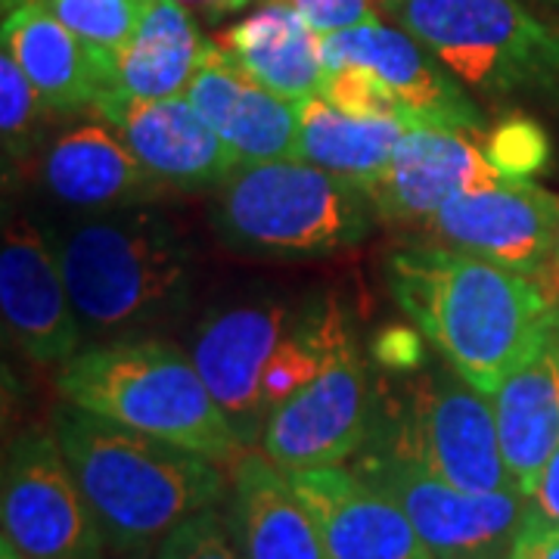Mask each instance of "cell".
I'll use <instances>...</instances> for the list:
<instances>
[{
    "label": "cell",
    "instance_id": "cell-7",
    "mask_svg": "<svg viewBox=\"0 0 559 559\" xmlns=\"http://www.w3.org/2000/svg\"><path fill=\"white\" fill-rule=\"evenodd\" d=\"M370 439L417 460L460 491L498 495L516 488L500 451L495 404L454 370L417 382L407 411L389 426L377 419Z\"/></svg>",
    "mask_w": 559,
    "mask_h": 559
},
{
    "label": "cell",
    "instance_id": "cell-34",
    "mask_svg": "<svg viewBox=\"0 0 559 559\" xmlns=\"http://www.w3.org/2000/svg\"><path fill=\"white\" fill-rule=\"evenodd\" d=\"M190 13H200V16H209V20H221L227 13H237V10H246L249 3L255 0H180Z\"/></svg>",
    "mask_w": 559,
    "mask_h": 559
},
{
    "label": "cell",
    "instance_id": "cell-6",
    "mask_svg": "<svg viewBox=\"0 0 559 559\" xmlns=\"http://www.w3.org/2000/svg\"><path fill=\"white\" fill-rule=\"evenodd\" d=\"M382 13L485 97L559 94V32L522 0H389Z\"/></svg>",
    "mask_w": 559,
    "mask_h": 559
},
{
    "label": "cell",
    "instance_id": "cell-30",
    "mask_svg": "<svg viewBox=\"0 0 559 559\" xmlns=\"http://www.w3.org/2000/svg\"><path fill=\"white\" fill-rule=\"evenodd\" d=\"M485 153L503 178L532 180L547 162V138L535 121L507 119L485 138Z\"/></svg>",
    "mask_w": 559,
    "mask_h": 559
},
{
    "label": "cell",
    "instance_id": "cell-29",
    "mask_svg": "<svg viewBox=\"0 0 559 559\" xmlns=\"http://www.w3.org/2000/svg\"><path fill=\"white\" fill-rule=\"evenodd\" d=\"M156 559H246L237 540L230 535V525L218 510H202L197 516L183 520L171 528L159 544Z\"/></svg>",
    "mask_w": 559,
    "mask_h": 559
},
{
    "label": "cell",
    "instance_id": "cell-22",
    "mask_svg": "<svg viewBox=\"0 0 559 559\" xmlns=\"http://www.w3.org/2000/svg\"><path fill=\"white\" fill-rule=\"evenodd\" d=\"M227 525L246 559H326L318 522L267 454L234 463Z\"/></svg>",
    "mask_w": 559,
    "mask_h": 559
},
{
    "label": "cell",
    "instance_id": "cell-38",
    "mask_svg": "<svg viewBox=\"0 0 559 559\" xmlns=\"http://www.w3.org/2000/svg\"><path fill=\"white\" fill-rule=\"evenodd\" d=\"M557 267H559V246H557Z\"/></svg>",
    "mask_w": 559,
    "mask_h": 559
},
{
    "label": "cell",
    "instance_id": "cell-13",
    "mask_svg": "<svg viewBox=\"0 0 559 559\" xmlns=\"http://www.w3.org/2000/svg\"><path fill=\"white\" fill-rule=\"evenodd\" d=\"M0 308L7 336L32 360L66 364L79 352L84 330L69 299L60 255L25 218H13L3 230Z\"/></svg>",
    "mask_w": 559,
    "mask_h": 559
},
{
    "label": "cell",
    "instance_id": "cell-17",
    "mask_svg": "<svg viewBox=\"0 0 559 559\" xmlns=\"http://www.w3.org/2000/svg\"><path fill=\"white\" fill-rule=\"evenodd\" d=\"M320 528L326 559H436L395 500L355 469L286 473Z\"/></svg>",
    "mask_w": 559,
    "mask_h": 559
},
{
    "label": "cell",
    "instance_id": "cell-36",
    "mask_svg": "<svg viewBox=\"0 0 559 559\" xmlns=\"http://www.w3.org/2000/svg\"><path fill=\"white\" fill-rule=\"evenodd\" d=\"M22 3H28V0H3V10L10 13V10H16V7H22Z\"/></svg>",
    "mask_w": 559,
    "mask_h": 559
},
{
    "label": "cell",
    "instance_id": "cell-15",
    "mask_svg": "<svg viewBox=\"0 0 559 559\" xmlns=\"http://www.w3.org/2000/svg\"><path fill=\"white\" fill-rule=\"evenodd\" d=\"M503 178L476 134L414 124L404 131L392 162L364 187L377 215L385 221H426L463 193L491 187Z\"/></svg>",
    "mask_w": 559,
    "mask_h": 559
},
{
    "label": "cell",
    "instance_id": "cell-18",
    "mask_svg": "<svg viewBox=\"0 0 559 559\" xmlns=\"http://www.w3.org/2000/svg\"><path fill=\"white\" fill-rule=\"evenodd\" d=\"M183 97L215 128L237 168L299 156V103L264 91L215 44L205 47Z\"/></svg>",
    "mask_w": 559,
    "mask_h": 559
},
{
    "label": "cell",
    "instance_id": "cell-16",
    "mask_svg": "<svg viewBox=\"0 0 559 559\" xmlns=\"http://www.w3.org/2000/svg\"><path fill=\"white\" fill-rule=\"evenodd\" d=\"M94 112L116 128L121 143L162 187L197 190L224 183L237 171L224 140L187 97L134 100L124 94H103Z\"/></svg>",
    "mask_w": 559,
    "mask_h": 559
},
{
    "label": "cell",
    "instance_id": "cell-37",
    "mask_svg": "<svg viewBox=\"0 0 559 559\" xmlns=\"http://www.w3.org/2000/svg\"><path fill=\"white\" fill-rule=\"evenodd\" d=\"M373 3H377V10H382V7H385L389 0H373Z\"/></svg>",
    "mask_w": 559,
    "mask_h": 559
},
{
    "label": "cell",
    "instance_id": "cell-11",
    "mask_svg": "<svg viewBox=\"0 0 559 559\" xmlns=\"http://www.w3.org/2000/svg\"><path fill=\"white\" fill-rule=\"evenodd\" d=\"M432 242L498 261L528 277H544L557 264L559 197L535 180L500 178L463 193L423 221Z\"/></svg>",
    "mask_w": 559,
    "mask_h": 559
},
{
    "label": "cell",
    "instance_id": "cell-3",
    "mask_svg": "<svg viewBox=\"0 0 559 559\" xmlns=\"http://www.w3.org/2000/svg\"><path fill=\"white\" fill-rule=\"evenodd\" d=\"M84 333L128 340L187 305L193 252L171 221L143 209H112L72 221L53 242Z\"/></svg>",
    "mask_w": 559,
    "mask_h": 559
},
{
    "label": "cell",
    "instance_id": "cell-25",
    "mask_svg": "<svg viewBox=\"0 0 559 559\" xmlns=\"http://www.w3.org/2000/svg\"><path fill=\"white\" fill-rule=\"evenodd\" d=\"M407 128L414 124L348 116L314 94L299 103V156L296 159L318 165L330 175H340L364 190L385 171Z\"/></svg>",
    "mask_w": 559,
    "mask_h": 559
},
{
    "label": "cell",
    "instance_id": "cell-20",
    "mask_svg": "<svg viewBox=\"0 0 559 559\" xmlns=\"http://www.w3.org/2000/svg\"><path fill=\"white\" fill-rule=\"evenodd\" d=\"M40 180L50 197L72 209L112 212L159 197L153 178L112 128L81 124L50 143L40 159Z\"/></svg>",
    "mask_w": 559,
    "mask_h": 559
},
{
    "label": "cell",
    "instance_id": "cell-26",
    "mask_svg": "<svg viewBox=\"0 0 559 559\" xmlns=\"http://www.w3.org/2000/svg\"><path fill=\"white\" fill-rule=\"evenodd\" d=\"M57 20L84 40L100 60L119 53L134 38L150 0H38Z\"/></svg>",
    "mask_w": 559,
    "mask_h": 559
},
{
    "label": "cell",
    "instance_id": "cell-12",
    "mask_svg": "<svg viewBox=\"0 0 559 559\" xmlns=\"http://www.w3.org/2000/svg\"><path fill=\"white\" fill-rule=\"evenodd\" d=\"M377 426V404L355 345L318 380L280 404L261 448L283 473L330 469L360 454Z\"/></svg>",
    "mask_w": 559,
    "mask_h": 559
},
{
    "label": "cell",
    "instance_id": "cell-4",
    "mask_svg": "<svg viewBox=\"0 0 559 559\" xmlns=\"http://www.w3.org/2000/svg\"><path fill=\"white\" fill-rule=\"evenodd\" d=\"M75 407L224 463L242 444L190 355L165 340H106L79 348L57 373Z\"/></svg>",
    "mask_w": 559,
    "mask_h": 559
},
{
    "label": "cell",
    "instance_id": "cell-24",
    "mask_svg": "<svg viewBox=\"0 0 559 559\" xmlns=\"http://www.w3.org/2000/svg\"><path fill=\"white\" fill-rule=\"evenodd\" d=\"M205 40L180 0H150L134 38L112 57V87L134 100L183 97L200 69Z\"/></svg>",
    "mask_w": 559,
    "mask_h": 559
},
{
    "label": "cell",
    "instance_id": "cell-10",
    "mask_svg": "<svg viewBox=\"0 0 559 559\" xmlns=\"http://www.w3.org/2000/svg\"><path fill=\"white\" fill-rule=\"evenodd\" d=\"M301 305L277 299L240 301L209 314L193 333L190 358L242 448L264 439L271 419L264 404V377L280 342L299 320Z\"/></svg>",
    "mask_w": 559,
    "mask_h": 559
},
{
    "label": "cell",
    "instance_id": "cell-27",
    "mask_svg": "<svg viewBox=\"0 0 559 559\" xmlns=\"http://www.w3.org/2000/svg\"><path fill=\"white\" fill-rule=\"evenodd\" d=\"M320 97L333 103L342 112H348V116L417 124L411 109L399 100V94L373 69H364V66L326 69L323 84H320Z\"/></svg>",
    "mask_w": 559,
    "mask_h": 559
},
{
    "label": "cell",
    "instance_id": "cell-32",
    "mask_svg": "<svg viewBox=\"0 0 559 559\" xmlns=\"http://www.w3.org/2000/svg\"><path fill=\"white\" fill-rule=\"evenodd\" d=\"M522 528H559V448L547 460L535 491L525 500Z\"/></svg>",
    "mask_w": 559,
    "mask_h": 559
},
{
    "label": "cell",
    "instance_id": "cell-5",
    "mask_svg": "<svg viewBox=\"0 0 559 559\" xmlns=\"http://www.w3.org/2000/svg\"><path fill=\"white\" fill-rule=\"evenodd\" d=\"M358 183L301 159L240 165L221 183L215 227L237 249L323 255L358 246L373 227Z\"/></svg>",
    "mask_w": 559,
    "mask_h": 559
},
{
    "label": "cell",
    "instance_id": "cell-23",
    "mask_svg": "<svg viewBox=\"0 0 559 559\" xmlns=\"http://www.w3.org/2000/svg\"><path fill=\"white\" fill-rule=\"evenodd\" d=\"M500 451L522 498L535 491L547 460L559 448V340L557 333L535 358L491 395Z\"/></svg>",
    "mask_w": 559,
    "mask_h": 559
},
{
    "label": "cell",
    "instance_id": "cell-1",
    "mask_svg": "<svg viewBox=\"0 0 559 559\" xmlns=\"http://www.w3.org/2000/svg\"><path fill=\"white\" fill-rule=\"evenodd\" d=\"M385 280L395 305L448 367L488 399L559 326V305L538 277L441 242L395 249Z\"/></svg>",
    "mask_w": 559,
    "mask_h": 559
},
{
    "label": "cell",
    "instance_id": "cell-35",
    "mask_svg": "<svg viewBox=\"0 0 559 559\" xmlns=\"http://www.w3.org/2000/svg\"><path fill=\"white\" fill-rule=\"evenodd\" d=\"M0 559H28V557L22 554L20 547L13 544V540L3 538V540H0Z\"/></svg>",
    "mask_w": 559,
    "mask_h": 559
},
{
    "label": "cell",
    "instance_id": "cell-8",
    "mask_svg": "<svg viewBox=\"0 0 559 559\" xmlns=\"http://www.w3.org/2000/svg\"><path fill=\"white\" fill-rule=\"evenodd\" d=\"M355 473L399 503L436 559H507L525 522V498L516 488L460 491L377 439L360 448Z\"/></svg>",
    "mask_w": 559,
    "mask_h": 559
},
{
    "label": "cell",
    "instance_id": "cell-2",
    "mask_svg": "<svg viewBox=\"0 0 559 559\" xmlns=\"http://www.w3.org/2000/svg\"><path fill=\"white\" fill-rule=\"evenodd\" d=\"M53 436L100 520L106 544L119 550H143L224 498L227 481L215 460L124 429L69 401L53 414Z\"/></svg>",
    "mask_w": 559,
    "mask_h": 559
},
{
    "label": "cell",
    "instance_id": "cell-31",
    "mask_svg": "<svg viewBox=\"0 0 559 559\" xmlns=\"http://www.w3.org/2000/svg\"><path fill=\"white\" fill-rule=\"evenodd\" d=\"M299 10L305 22L323 35H333L352 25L377 20V3L373 0H289Z\"/></svg>",
    "mask_w": 559,
    "mask_h": 559
},
{
    "label": "cell",
    "instance_id": "cell-14",
    "mask_svg": "<svg viewBox=\"0 0 559 559\" xmlns=\"http://www.w3.org/2000/svg\"><path fill=\"white\" fill-rule=\"evenodd\" d=\"M326 69L364 66L373 69L411 109L417 124H441L469 134H485V121L460 81L404 28H389L380 20L352 25L320 38Z\"/></svg>",
    "mask_w": 559,
    "mask_h": 559
},
{
    "label": "cell",
    "instance_id": "cell-9",
    "mask_svg": "<svg viewBox=\"0 0 559 559\" xmlns=\"http://www.w3.org/2000/svg\"><path fill=\"white\" fill-rule=\"evenodd\" d=\"M3 538L28 559H100V520L50 432H25L3 460Z\"/></svg>",
    "mask_w": 559,
    "mask_h": 559
},
{
    "label": "cell",
    "instance_id": "cell-21",
    "mask_svg": "<svg viewBox=\"0 0 559 559\" xmlns=\"http://www.w3.org/2000/svg\"><path fill=\"white\" fill-rule=\"evenodd\" d=\"M221 53L249 79L283 100L301 103L320 94L326 75L320 35L289 0H264L215 40Z\"/></svg>",
    "mask_w": 559,
    "mask_h": 559
},
{
    "label": "cell",
    "instance_id": "cell-19",
    "mask_svg": "<svg viewBox=\"0 0 559 559\" xmlns=\"http://www.w3.org/2000/svg\"><path fill=\"white\" fill-rule=\"evenodd\" d=\"M3 50L20 62L47 109H94V103L112 87V62L100 60L38 0L3 16Z\"/></svg>",
    "mask_w": 559,
    "mask_h": 559
},
{
    "label": "cell",
    "instance_id": "cell-39",
    "mask_svg": "<svg viewBox=\"0 0 559 559\" xmlns=\"http://www.w3.org/2000/svg\"><path fill=\"white\" fill-rule=\"evenodd\" d=\"M557 340H559V326H557Z\"/></svg>",
    "mask_w": 559,
    "mask_h": 559
},
{
    "label": "cell",
    "instance_id": "cell-28",
    "mask_svg": "<svg viewBox=\"0 0 559 559\" xmlns=\"http://www.w3.org/2000/svg\"><path fill=\"white\" fill-rule=\"evenodd\" d=\"M47 106L35 91V84L13 60V53H0V131L7 159L25 156L38 138V119Z\"/></svg>",
    "mask_w": 559,
    "mask_h": 559
},
{
    "label": "cell",
    "instance_id": "cell-33",
    "mask_svg": "<svg viewBox=\"0 0 559 559\" xmlns=\"http://www.w3.org/2000/svg\"><path fill=\"white\" fill-rule=\"evenodd\" d=\"M507 559H559V528H520Z\"/></svg>",
    "mask_w": 559,
    "mask_h": 559
}]
</instances>
